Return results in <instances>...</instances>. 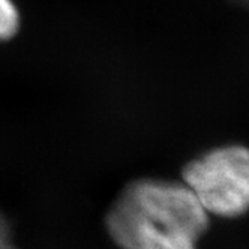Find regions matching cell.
Instances as JSON below:
<instances>
[{
	"mask_svg": "<svg viewBox=\"0 0 249 249\" xmlns=\"http://www.w3.org/2000/svg\"><path fill=\"white\" fill-rule=\"evenodd\" d=\"M20 15L12 0H0V41L12 38L18 30Z\"/></svg>",
	"mask_w": 249,
	"mask_h": 249,
	"instance_id": "3",
	"label": "cell"
},
{
	"mask_svg": "<svg viewBox=\"0 0 249 249\" xmlns=\"http://www.w3.org/2000/svg\"><path fill=\"white\" fill-rule=\"evenodd\" d=\"M209 215L183 183L138 180L124 188L107 215L122 249H198Z\"/></svg>",
	"mask_w": 249,
	"mask_h": 249,
	"instance_id": "1",
	"label": "cell"
},
{
	"mask_svg": "<svg viewBox=\"0 0 249 249\" xmlns=\"http://www.w3.org/2000/svg\"><path fill=\"white\" fill-rule=\"evenodd\" d=\"M183 180L207 215L240 216L249 210V149L210 150L186 165Z\"/></svg>",
	"mask_w": 249,
	"mask_h": 249,
	"instance_id": "2",
	"label": "cell"
}]
</instances>
